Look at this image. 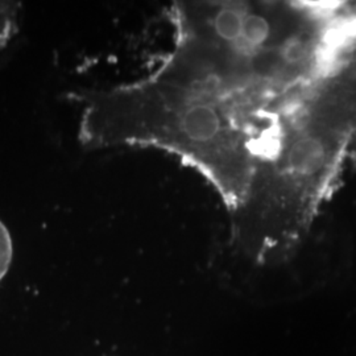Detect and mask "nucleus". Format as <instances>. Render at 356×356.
I'll list each match as a JSON object with an SVG mask.
<instances>
[{"label":"nucleus","instance_id":"nucleus-1","mask_svg":"<svg viewBox=\"0 0 356 356\" xmlns=\"http://www.w3.org/2000/svg\"><path fill=\"white\" fill-rule=\"evenodd\" d=\"M19 1L0 0V51H3L19 29Z\"/></svg>","mask_w":356,"mask_h":356},{"label":"nucleus","instance_id":"nucleus-2","mask_svg":"<svg viewBox=\"0 0 356 356\" xmlns=\"http://www.w3.org/2000/svg\"><path fill=\"white\" fill-rule=\"evenodd\" d=\"M13 239L6 227V225L0 220V281L4 279L13 263Z\"/></svg>","mask_w":356,"mask_h":356}]
</instances>
